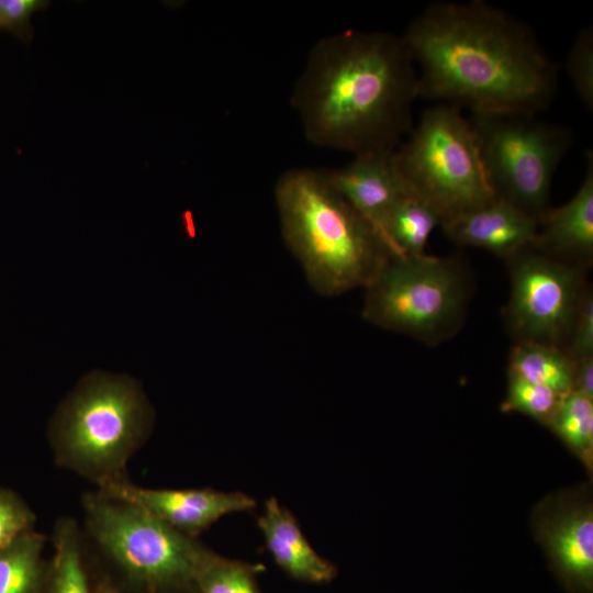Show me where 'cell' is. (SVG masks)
I'll list each match as a JSON object with an SVG mask.
<instances>
[{
  "label": "cell",
  "mask_w": 593,
  "mask_h": 593,
  "mask_svg": "<svg viewBox=\"0 0 593 593\" xmlns=\"http://www.w3.org/2000/svg\"><path fill=\"white\" fill-rule=\"evenodd\" d=\"M564 69L573 88L590 111L593 110V29L583 27L566 58Z\"/></svg>",
  "instance_id": "23"
},
{
  "label": "cell",
  "mask_w": 593,
  "mask_h": 593,
  "mask_svg": "<svg viewBox=\"0 0 593 593\" xmlns=\"http://www.w3.org/2000/svg\"><path fill=\"white\" fill-rule=\"evenodd\" d=\"M94 593H122L107 579L98 575L93 577Z\"/></svg>",
  "instance_id": "28"
},
{
  "label": "cell",
  "mask_w": 593,
  "mask_h": 593,
  "mask_svg": "<svg viewBox=\"0 0 593 593\" xmlns=\"http://www.w3.org/2000/svg\"><path fill=\"white\" fill-rule=\"evenodd\" d=\"M97 491L133 503L172 528L197 538L224 515L254 510L242 492L212 489H150L125 480Z\"/></svg>",
  "instance_id": "11"
},
{
  "label": "cell",
  "mask_w": 593,
  "mask_h": 593,
  "mask_svg": "<svg viewBox=\"0 0 593 593\" xmlns=\"http://www.w3.org/2000/svg\"><path fill=\"white\" fill-rule=\"evenodd\" d=\"M511 292L504 315L517 342L567 351L584 286L583 267L549 256L533 245L506 259Z\"/></svg>",
  "instance_id": "9"
},
{
  "label": "cell",
  "mask_w": 593,
  "mask_h": 593,
  "mask_svg": "<svg viewBox=\"0 0 593 593\" xmlns=\"http://www.w3.org/2000/svg\"><path fill=\"white\" fill-rule=\"evenodd\" d=\"M418 97L471 112L539 113L558 68L523 21L482 0L429 4L402 36Z\"/></svg>",
  "instance_id": "1"
},
{
  "label": "cell",
  "mask_w": 593,
  "mask_h": 593,
  "mask_svg": "<svg viewBox=\"0 0 593 593\" xmlns=\"http://www.w3.org/2000/svg\"><path fill=\"white\" fill-rule=\"evenodd\" d=\"M36 515L15 491L0 485V551L20 535L35 529Z\"/></svg>",
  "instance_id": "24"
},
{
  "label": "cell",
  "mask_w": 593,
  "mask_h": 593,
  "mask_svg": "<svg viewBox=\"0 0 593 593\" xmlns=\"http://www.w3.org/2000/svg\"><path fill=\"white\" fill-rule=\"evenodd\" d=\"M46 536L29 530L0 551V593H44L49 560Z\"/></svg>",
  "instance_id": "18"
},
{
  "label": "cell",
  "mask_w": 593,
  "mask_h": 593,
  "mask_svg": "<svg viewBox=\"0 0 593 593\" xmlns=\"http://www.w3.org/2000/svg\"><path fill=\"white\" fill-rule=\"evenodd\" d=\"M563 396L555 390L508 373L503 412H519L548 425Z\"/></svg>",
  "instance_id": "22"
},
{
  "label": "cell",
  "mask_w": 593,
  "mask_h": 593,
  "mask_svg": "<svg viewBox=\"0 0 593 593\" xmlns=\"http://www.w3.org/2000/svg\"><path fill=\"white\" fill-rule=\"evenodd\" d=\"M152 412L127 378L92 376L59 407L49 429L57 466L97 489L127 480V463L147 437Z\"/></svg>",
  "instance_id": "5"
},
{
  "label": "cell",
  "mask_w": 593,
  "mask_h": 593,
  "mask_svg": "<svg viewBox=\"0 0 593 593\" xmlns=\"http://www.w3.org/2000/svg\"><path fill=\"white\" fill-rule=\"evenodd\" d=\"M48 4L45 0H0V31H9L23 41L30 40L31 16Z\"/></svg>",
  "instance_id": "25"
},
{
  "label": "cell",
  "mask_w": 593,
  "mask_h": 593,
  "mask_svg": "<svg viewBox=\"0 0 593 593\" xmlns=\"http://www.w3.org/2000/svg\"><path fill=\"white\" fill-rule=\"evenodd\" d=\"M593 400V356L575 360L574 390Z\"/></svg>",
  "instance_id": "27"
},
{
  "label": "cell",
  "mask_w": 593,
  "mask_h": 593,
  "mask_svg": "<svg viewBox=\"0 0 593 593\" xmlns=\"http://www.w3.org/2000/svg\"><path fill=\"white\" fill-rule=\"evenodd\" d=\"M258 527L275 562L291 578L307 583H328L337 573L303 535L292 513L271 497L258 517Z\"/></svg>",
  "instance_id": "15"
},
{
  "label": "cell",
  "mask_w": 593,
  "mask_h": 593,
  "mask_svg": "<svg viewBox=\"0 0 593 593\" xmlns=\"http://www.w3.org/2000/svg\"><path fill=\"white\" fill-rule=\"evenodd\" d=\"M417 98V70L402 36L346 30L311 48L291 104L310 143L356 156L396 149Z\"/></svg>",
  "instance_id": "2"
},
{
  "label": "cell",
  "mask_w": 593,
  "mask_h": 593,
  "mask_svg": "<svg viewBox=\"0 0 593 593\" xmlns=\"http://www.w3.org/2000/svg\"><path fill=\"white\" fill-rule=\"evenodd\" d=\"M440 225L454 243L486 249L504 260L533 245L538 231L535 219L497 198Z\"/></svg>",
  "instance_id": "13"
},
{
  "label": "cell",
  "mask_w": 593,
  "mask_h": 593,
  "mask_svg": "<svg viewBox=\"0 0 593 593\" xmlns=\"http://www.w3.org/2000/svg\"><path fill=\"white\" fill-rule=\"evenodd\" d=\"M457 257L389 254L365 287L362 317L383 329L435 344L456 332L468 298Z\"/></svg>",
  "instance_id": "6"
},
{
  "label": "cell",
  "mask_w": 593,
  "mask_h": 593,
  "mask_svg": "<svg viewBox=\"0 0 593 593\" xmlns=\"http://www.w3.org/2000/svg\"><path fill=\"white\" fill-rule=\"evenodd\" d=\"M281 235L310 286L334 296L365 288L389 251L323 170L284 171L275 188Z\"/></svg>",
  "instance_id": "3"
},
{
  "label": "cell",
  "mask_w": 593,
  "mask_h": 593,
  "mask_svg": "<svg viewBox=\"0 0 593 593\" xmlns=\"http://www.w3.org/2000/svg\"><path fill=\"white\" fill-rule=\"evenodd\" d=\"M508 373L567 395L574 390L575 360L559 347L517 342L510 351Z\"/></svg>",
  "instance_id": "19"
},
{
  "label": "cell",
  "mask_w": 593,
  "mask_h": 593,
  "mask_svg": "<svg viewBox=\"0 0 593 593\" xmlns=\"http://www.w3.org/2000/svg\"><path fill=\"white\" fill-rule=\"evenodd\" d=\"M469 121L495 198L539 223L551 208L552 179L572 146L571 132L529 112H471Z\"/></svg>",
  "instance_id": "8"
},
{
  "label": "cell",
  "mask_w": 593,
  "mask_h": 593,
  "mask_svg": "<svg viewBox=\"0 0 593 593\" xmlns=\"http://www.w3.org/2000/svg\"><path fill=\"white\" fill-rule=\"evenodd\" d=\"M394 156L409 190L443 221L495 199L473 127L458 107L440 103L425 110Z\"/></svg>",
  "instance_id": "7"
},
{
  "label": "cell",
  "mask_w": 593,
  "mask_h": 593,
  "mask_svg": "<svg viewBox=\"0 0 593 593\" xmlns=\"http://www.w3.org/2000/svg\"><path fill=\"white\" fill-rule=\"evenodd\" d=\"M537 535L569 593L593 592V510L589 500L560 495L540 507Z\"/></svg>",
  "instance_id": "10"
},
{
  "label": "cell",
  "mask_w": 593,
  "mask_h": 593,
  "mask_svg": "<svg viewBox=\"0 0 593 593\" xmlns=\"http://www.w3.org/2000/svg\"><path fill=\"white\" fill-rule=\"evenodd\" d=\"M83 538L122 593H198V577L214 551L142 507L99 491L85 493Z\"/></svg>",
  "instance_id": "4"
},
{
  "label": "cell",
  "mask_w": 593,
  "mask_h": 593,
  "mask_svg": "<svg viewBox=\"0 0 593 593\" xmlns=\"http://www.w3.org/2000/svg\"><path fill=\"white\" fill-rule=\"evenodd\" d=\"M584 465L592 467L593 400L572 391L547 425Z\"/></svg>",
  "instance_id": "20"
},
{
  "label": "cell",
  "mask_w": 593,
  "mask_h": 593,
  "mask_svg": "<svg viewBox=\"0 0 593 593\" xmlns=\"http://www.w3.org/2000/svg\"><path fill=\"white\" fill-rule=\"evenodd\" d=\"M567 353L574 360L593 356V296L589 289L581 301Z\"/></svg>",
  "instance_id": "26"
},
{
  "label": "cell",
  "mask_w": 593,
  "mask_h": 593,
  "mask_svg": "<svg viewBox=\"0 0 593 593\" xmlns=\"http://www.w3.org/2000/svg\"><path fill=\"white\" fill-rule=\"evenodd\" d=\"M443 222L441 214L412 191L392 208L380 228V238L392 255H421L428 237Z\"/></svg>",
  "instance_id": "17"
},
{
  "label": "cell",
  "mask_w": 593,
  "mask_h": 593,
  "mask_svg": "<svg viewBox=\"0 0 593 593\" xmlns=\"http://www.w3.org/2000/svg\"><path fill=\"white\" fill-rule=\"evenodd\" d=\"M44 593H94V583L86 553L81 528L71 517L57 519L52 537Z\"/></svg>",
  "instance_id": "16"
},
{
  "label": "cell",
  "mask_w": 593,
  "mask_h": 593,
  "mask_svg": "<svg viewBox=\"0 0 593 593\" xmlns=\"http://www.w3.org/2000/svg\"><path fill=\"white\" fill-rule=\"evenodd\" d=\"M394 152L356 155L344 167L323 170L331 186L373 227L379 237L389 212L410 191L398 169Z\"/></svg>",
  "instance_id": "12"
},
{
  "label": "cell",
  "mask_w": 593,
  "mask_h": 593,
  "mask_svg": "<svg viewBox=\"0 0 593 593\" xmlns=\"http://www.w3.org/2000/svg\"><path fill=\"white\" fill-rule=\"evenodd\" d=\"M260 567L213 553L198 577V593H260L256 574Z\"/></svg>",
  "instance_id": "21"
},
{
  "label": "cell",
  "mask_w": 593,
  "mask_h": 593,
  "mask_svg": "<svg viewBox=\"0 0 593 593\" xmlns=\"http://www.w3.org/2000/svg\"><path fill=\"white\" fill-rule=\"evenodd\" d=\"M538 250L589 268L593 259V155L585 154V174L574 195L540 219L533 243Z\"/></svg>",
  "instance_id": "14"
}]
</instances>
